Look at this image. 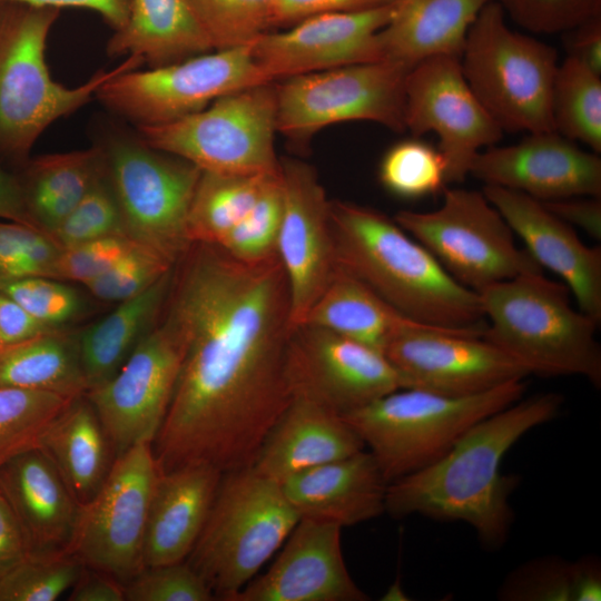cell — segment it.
Here are the masks:
<instances>
[{"label":"cell","mask_w":601,"mask_h":601,"mask_svg":"<svg viewBox=\"0 0 601 601\" xmlns=\"http://www.w3.org/2000/svg\"><path fill=\"white\" fill-rule=\"evenodd\" d=\"M125 601H213V591L185 560L145 566L124 584Z\"/></svg>","instance_id":"7dc6e473"},{"label":"cell","mask_w":601,"mask_h":601,"mask_svg":"<svg viewBox=\"0 0 601 601\" xmlns=\"http://www.w3.org/2000/svg\"><path fill=\"white\" fill-rule=\"evenodd\" d=\"M286 375L292 396L341 416L403 388L383 352L308 324L292 329Z\"/></svg>","instance_id":"e0dca14e"},{"label":"cell","mask_w":601,"mask_h":601,"mask_svg":"<svg viewBox=\"0 0 601 601\" xmlns=\"http://www.w3.org/2000/svg\"><path fill=\"white\" fill-rule=\"evenodd\" d=\"M283 216L277 256L287 278L290 322L300 324L336 270L329 204L314 167L280 159Z\"/></svg>","instance_id":"d6986e66"},{"label":"cell","mask_w":601,"mask_h":601,"mask_svg":"<svg viewBox=\"0 0 601 601\" xmlns=\"http://www.w3.org/2000/svg\"><path fill=\"white\" fill-rule=\"evenodd\" d=\"M408 70L381 60L280 80L276 82L277 132L298 146L325 127L347 121H372L403 132Z\"/></svg>","instance_id":"4fadbf2b"},{"label":"cell","mask_w":601,"mask_h":601,"mask_svg":"<svg viewBox=\"0 0 601 601\" xmlns=\"http://www.w3.org/2000/svg\"><path fill=\"white\" fill-rule=\"evenodd\" d=\"M298 520L279 482L252 466L223 473L186 561L216 600L231 601L280 549Z\"/></svg>","instance_id":"52a82bcc"},{"label":"cell","mask_w":601,"mask_h":601,"mask_svg":"<svg viewBox=\"0 0 601 601\" xmlns=\"http://www.w3.org/2000/svg\"><path fill=\"white\" fill-rule=\"evenodd\" d=\"M378 179L392 195L418 199L444 189L446 165L437 147L413 137L386 150L380 162Z\"/></svg>","instance_id":"f35d334b"},{"label":"cell","mask_w":601,"mask_h":601,"mask_svg":"<svg viewBox=\"0 0 601 601\" xmlns=\"http://www.w3.org/2000/svg\"><path fill=\"white\" fill-rule=\"evenodd\" d=\"M336 266L408 318L435 326L485 328L479 294L457 283L435 257L385 214L332 200Z\"/></svg>","instance_id":"3957f363"},{"label":"cell","mask_w":601,"mask_h":601,"mask_svg":"<svg viewBox=\"0 0 601 601\" xmlns=\"http://www.w3.org/2000/svg\"><path fill=\"white\" fill-rule=\"evenodd\" d=\"M0 219L40 229L29 211L18 173L2 161H0Z\"/></svg>","instance_id":"9f6ffc18"},{"label":"cell","mask_w":601,"mask_h":601,"mask_svg":"<svg viewBox=\"0 0 601 601\" xmlns=\"http://www.w3.org/2000/svg\"><path fill=\"white\" fill-rule=\"evenodd\" d=\"M404 126L413 137L437 136L446 184L464 181L475 156L503 136L466 82L460 58L452 56L431 57L408 70Z\"/></svg>","instance_id":"2e32d148"},{"label":"cell","mask_w":601,"mask_h":601,"mask_svg":"<svg viewBox=\"0 0 601 601\" xmlns=\"http://www.w3.org/2000/svg\"><path fill=\"white\" fill-rule=\"evenodd\" d=\"M394 220L457 283L480 293L525 272L542 270L483 191L444 188L434 210H400Z\"/></svg>","instance_id":"8fae6325"},{"label":"cell","mask_w":601,"mask_h":601,"mask_svg":"<svg viewBox=\"0 0 601 601\" xmlns=\"http://www.w3.org/2000/svg\"><path fill=\"white\" fill-rule=\"evenodd\" d=\"M137 243L128 235H117L61 248L53 278L87 285L109 270Z\"/></svg>","instance_id":"681fc988"},{"label":"cell","mask_w":601,"mask_h":601,"mask_svg":"<svg viewBox=\"0 0 601 601\" xmlns=\"http://www.w3.org/2000/svg\"><path fill=\"white\" fill-rule=\"evenodd\" d=\"M280 484L299 519L343 529L385 513L388 482L366 449L297 473Z\"/></svg>","instance_id":"d4e9b609"},{"label":"cell","mask_w":601,"mask_h":601,"mask_svg":"<svg viewBox=\"0 0 601 601\" xmlns=\"http://www.w3.org/2000/svg\"><path fill=\"white\" fill-rule=\"evenodd\" d=\"M223 473L193 464L159 474L145 532L144 565L187 560L209 515Z\"/></svg>","instance_id":"484cf974"},{"label":"cell","mask_w":601,"mask_h":601,"mask_svg":"<svg viewBox=\"0 0 601 601\" xmlns=\"http://www.w3.org/2000/svg\"><path fill=\"white\" fill-rule=\"evenodd\" d=\"M0 491L21 529L29 556L70 554L81 506L40 447L0 463Z\"/></svg>","instance_id":"cb8c5ba5"},{"label":"cell","mask_w":601,"mask_h":601,"mask_svg":"<svg viewBox=\"0 0 601 601\" xmlns=\"http://www.w3.org/2000/svg\"><path fill=\"white\" fill-rule=\"evenodd\" d=\"M477 294L486 322L483 337L529 374L577 375L601 386L599 322L573 308L564 283L532 270Z\"/></svg>","instance_id":"5b68a950"},{"label":"cell","mask_w":601,"mask_h":601,"mask_svg":"<svg viewBox=\"0 0 601 601\" xmlns=\"http://www.w3.org/2000/svg\"><path fill=\"white\" fill-rule=\"evenodd\" d=\"M562 404L561 394L540 393L477 422L435 462L390 482L385 512L461 521L483 545L500 548L514 520L509 499L518 483L502 473V461L525 433L553 420Z\"/></svg>","instance_id":"7a4b0ae2"},{"label":"cell","mask_w":601,"mask_h":601,"mask_svg":"<svg viewBox=\"0 0 601 601\" xmlns=\"http://www.w3.org/2000/svg\"><path fill=\"white\" fill-rule=\"evenodd\" d=\"M131 0H0V2H21L35 7L81 8L97 12L114 30L127 21Z\"/></svg>","instance_id":"680465c9"},{"label":"cell","mask_w":601,"mask_h":601,"mask_svg":"<svg viewBox=\"0 0 601 601\" xmlns=\"http://www.w3.org/2000/svg\"><path fill=\"white\" fill-rule=\"evenodd\" d=\"M300 324L328 329L381 352L398 334L430 325L403 315L363 282L337 266Z\"/></svg>","instance_id":"1f68e13d"},{"label":"cell","mask_w":601,"mask_h":601,"mask_svg":"<svg viewBox=\"0 0 601 601\" xmlns=\"http://www.w3.org/2000/svg\"><path fill=\"white\" fill-rule=\"evenodd\" d=\"M159 474L149 442L117 456L100 490L80 508L69 553L122 584L137 575L145 568L146 524Z\"/></svg>","instance_id":"5bb4252c"},{"label":"cell","mask_w":601,"mask_h":601,"mask_svg":"<svg viewBox=\"0 0 601 601\" xmlns=\"http://www.w3.org/2000/svg\"><path fill=\"white\" fill-rule=\"evenodd\" d=\"M463 76L504 131H554L551 96L558 52L536 38L511 29L489 1L472 23L460 56Z\"/></svg>","instance_id":"ba28073f"},{"label":"cell","mask_w":601,"mask_h":601,"mask_svg":"<svg viewBox=\"0 0 601 601\" xmlns=\"http://www.w3.org/2000/svg\"><path fill=\"white\" fill-rule=\"evenodd\" d=\"M364 449L363 441L343 416L293 396L265 437L252 467L282 483Z\"/></svg>","instance_id":"4316f807"},{"label":"cell","mask_w":601,"mask_h":601,"mask_svg":"<svg viewBox=\"0 0 601 601\" xmlns=\"http://www.w3.org/2000/svg\"><path fill=\"white\" fill-rule=\"evenodd\" d=\"M173 270L78 333L88 391L108 381L156 325L170 288Z\"/></svg>","instance_id":"4dcf8cb0"},{"label":"cell","mask_w":601,"mask_h":601,"mask_svg":"<svg viewBox=\"0 0 601 601\" xmlns=\"http://www.w3.org/2000/svg\"><path fill=\"white\" fill-rule=\"evenodd\" d=\"M28 555L21 529L0 491V577Z\"/></svg>","instance_id":"6f0895ef"},{"label":"cell","mask_w":601,"mask_h":601,"mask_svg":"<svg viewBox=\"0 0 601 601\" xmlns=\"http://www.w3.org/2000/svg\"><path fill=\"white\" fill-rule=\"evenodd\" d=\"M60 250L48 233L0 219V285L27 277L53 278Z\"/></svg>","instance_id":"ee69618b"},{"label":"cell","mask_w":601,"mask_h":601,"mask_svg":"<svg viewBox=\"0 0 601 601\" xmlns=\"http://www.w3.org/2000/svg\"><path fill=\"white\" fill-rule=\"evenodd\" d=\"M391 3L366 10L318 14L282 31L269 30L252 43L253 57L270 82L348 65L381 61L377 35L390 19Z\"/></svg>","instance_id":"ffe728a7"},{"label":"cell","mask_w":601,"mask_h":601,"mask_svg":"<svg viewBox=\"0 0 601 601\" xmlns=\"http://www.w3.org/2000/svg\"><path fill=\"white\" fill-rule=\"evenodd\" d=\"M59 14L56 8L0 2V161L13 170L29 160L51 124L88 104L112 77L144 66L140 58L128 56L77 87L57 82L46 62V47Z\"/></svg>","instance_id":"277c9868"},{"label":"cell","mask_w":601,"mask_h":601,"mask_svg":"<svg viewBox=\"0 0 601 601\" xmlns=\"http://www.w3.org/2000/svg\"><path fill=\"white\" fill-rule=\"evenodd\" d=\"M49 235L61 248L104 237L128 235L106 166L105 173Z\"/></svg>","instance_id":"b9f144b4"},{"label":"cell","mask_w":601,"mask_h":601,"mask_svg":"<svg viewBox=\"0 0 601 601\" xmlns=\"http://www.w3.org/2000/svg\"><path fill=\"white\" fill-rule=\"evenodd\" d=\"M469 175L549 201L601 197V158L556 131L526 134L516 144L491 146L473 159Z\"/></svg>","instance_id":"44dd1931"},{"label":"cell","mask_w":601,"mask_h":601,"mask_svg":"<svg viewBox=\"0 0 601 601\" xmlns=\"http://www.w3.org/2000/svg\"><path fill=\"white\" fill-rule=\"evenodd\" d=\"M162 312L184 358L152 442L160 472L252 466L293 397L290 303L278 256L246 263L217 245L193 243L174 267Z\"/></svg>","instance_id":"6da1fadb"},{"label":"cell","mask_w":601,"mask_h":601,"mask_svg":"<svg viewBox=\"0 0 601 601\" xmlns=\"http://www.w3.org/2000/svg\"><path fill=\"white\" fill-rule=\"evenodd\" d=\"M337 524L300 518L280 552L231 601H367L346 566Z\"/></svg>","instance_id":"7402d4cb"},{"label":"cell","mask_w":601,"mask_h":601,"mask_svg":"<svg viewBox=\"0 0 601 601\" xmlns=\"http://www.w3.org/2000/svg\"><path fill=\"white\" fill-rule=\"evenodd\" d=\"M282 216L283 191L279 171L267 183L247 215L217 246L231 257L246 263L273 258L277 256Z\"/></svg>","instance_id":"60d3db41"},{"label":"cell","mask_w":601,"mask_h":601,"mask_svg":"<svg viewBox=\"0 0 601 601\" xmlns=\"http://www.w3.org/2000/svg\"><path fill=\"white\" fill-rule=\"evenodd\" d=\"M522 29L535 35L564 33L601 16V0H491Z\"/></svg>","instance_id":"c3c4849f"},{"label":"cell","mask_w":601,"mask_h":601,"mask_svg":"<svg viewBox=\"0 0 601 601\" xmlns=\"http://www.w3.org/2000/svg\"><path fill=\"white\" fill-rule=\"evenodd\" d=\"M82 568L72 554L28 555L0 577V601H55L71 589Z\"/></svg>","instance_id":"7bdbcfd3"},{"label":"cell","mask_w":601,"mask_h":601,"mask_svg":"<svg viewBox=\"0 0 601 601\" xmlns=\"http://www.w3.org/2000/svg\"><path fill=\"white\" fill-rule=\"evenodd\" d=\"M40 447L80 506L100 490L116 459L106 430L86 394L73 398L42 433Z\"/></svg>","instance_id":"f546056e"},{"label":"cell","mask_w":601,"mask_h":601,"mask_svg":"<svg viewBox=\"0 0 601 601\" xmlns=\"http://www.w3.org/2000/svg\"><path fill=\"white\" fill-rule=\"evenodd\" d=\"M554 131L601 152V75L566 56L558 65L552 86Z\"/></svg>","instance_id":"8d00e7d4"},{"label":"cell","mask_w":601,"mask_h":601,"mask_svg":"<svg viewBox=\"0 0 601 601\" xmlns=\"http://www.w3.org/2000/svg\"><path fill=\"white\" fill-rule=\"evenodd\" d=\"M484 328L424 325L395 336L384 354L403 388L461 397L487 392L528 371L483 337Z\"/></svg>","instance_id":"ac0fdd59"},{"label":"cell","mask_w":601,"mask_h":601,"mask_svg":"<svg viewBox=\"0 0 601 601\" xmlns=\"http://www.w3.org/2000/svg\"><path fill=\"white\" fill-rule=\"evenodd\" d=\"M58 329L33 317L19 303L0 293V347L13 345Z\"/></svg>","instance_id":"f5cc1de1"},{"label":"cell","mask_w":601,"mask_h":601,"mask_svg":"<svg viewBox=\"0 0 601 601\" xmlns=\"http://www.w3.org/2000/svg\"><path fill=\"white\" fill-rule=\"evenodd\" d=\"M267 81L252 45L213 50L162 67L132 69L101 85L95 98L119 120L139 127L168 124L216 99Z\"/></svg>","instance_id":"7c38bea8"},{"label":"cell","mask_w":601,"mask_h":601,"mask_svg":"<svg viewBox=\"0 0 601 601\" xmlns=\"http://www.w3.org/2000/svg\"><path fill=\"white\" fill-rule=\"evenodd\" d=\"M543 204L573 228L583 230L593 239H601V197L578 196Z\"/></svg>","instance_id":"816d5d0a"},{"label":"cell","mask_w":601,"mask_h":601,"mask_svg":"<svg viewBox=\"0 0 601 601\" xmlns=\"http://www.w3.org/2000/svg\"><path fill=\"white\" fill-rule=\"evenodd\" d=\"M497 598L508 601H599L600 563L590 556L575 562L556 556L529 561L508 575Z\"/></svg>","instance_id":"d590c367"},{"label":"cell","mask_w":601,"mask_h":601,"mask_svg":"<svg viewBox=\"0 0 601 601\" xmlns=\"http://www.w3.org/2000/svg\"><path fill=\"white\" fill-rule=\"evenodd\" d=\"M523 380L471 396L398 388L345 416L390 483L444 455L473 425L521 400Z\"/></svg>","instance_id":"8992f818"},{"label":"cell","mask_w":601,"mask_h":601,"mask_svg":"<svg viewBox=\"0 0 601 601\" xmlns=\"http://www.w3.org/2000/svg\"><path fill=\"white\" fill-rule=\"evenodd\" d=\"M483 194L541 268L562 278L578 307L601 321V248L585 245L572 226L526 194L484 185Z\"/></svg>","instance_id":"603a6c76"},{"label":"cell","mask_w":601,"mask_h":601,"mask_svg":"<svg viewBox=\"0 0 601 601\" xmlns=\"http://www.w3.org/2000/svg\"><path fill=\"white\" fill-rule=\"evenodd\" d=\"M562 35L568 56L601 75V16L587 20Z\"/></svg>","instance_id":"db71d44e"},{"label":"cell","mask_w":601,"mask_h":601,"mask_svg":"<svg viewBox=\"0 0 601 601\" xmlns=\"http://www.w3.org/2000/svg\"><path fill=\"white\" fill-rule=\"evenodd\" d=\"M214 50L252 45L273 30L275 0H190Z\"/></svg>","instance_id":"ab89813d"},{"label":"cell","mask_w":601,"mask_h":601,"mask_svg":"<svg viewBox=\"0 0 601 601\" xmlns=\"http://www.w3.org/2000/svg\"><path fill=\"white\" fill-rule=\"evenodd\" d=\"M3 293L33 317L53 328H65L88 311L85 297L72 286L50 277H27L0 285Z\"/></svg>","instance_id":"f6af8a7d"},{"label":"cell","mask_w":601,"mask_h":601,"mask_svg":"<svg viewBox=\"0 0 601 601\" xmlns=\"http://www.w3.org/2000/svg\"><path fill=\"white\" fill-rule=\"evenodd\" d=\"M69 591V601H125L121 582L86 565Z\"/></svg>","instance_id":"11a10c76"},{"label":"cell","mask_w":601,"mask_h":601,"mask_svg":"<svg viewBox=\"0 0 601 601\" xmlns=\"http://www.w3.org/2000/svg\"><path fill=\"white\" fill-rule=\"evenodd\" d=\"M29 211L50 233L105 173L101 149L90 148L30 157L18 170Z\"/></svg>","instance_id":"d6a6232c"},{"label":"cell","mask_w":601,"mask_h":601,"mask_svg":"<svg viewBox=\"0 0 601 601\" xmlns=\"http://www.w3.org/2000/svg\"><path fill=\"white\" fill-rule=\"evenodd\" d=\"M175 265L156 249L138 242L109 270L85 286L102 302L120 303L149 288Z\"/></svg>","instance_id":"bcb514c9"},{"label":"cell","mask_w":601,"mask_h":601,"mask_svg":"<svg viewBox=\"0 0 601 601\" xmlns=\"http://www.w3.org/2000/svg\"><path fill=\"white\" fill-rule=\"evenodd\" d=\"M106 49L110 57H138L148 68L214 50L190 0H131L126 23Z\"/></svg>","instance_id":"f1b7e54d"},{"label":"cell","mask_w":601,"mask_h":601,"mask_svg":"<svg viewBox=\"0 0 601 601\" xmlns=\"http://www.w3.org/2000/svg\"><path fill=\"white\" fill-rule=\"evenodd\" d=\"M183 358V341L162 312L122 366L86 393L116 457L138 443L152 444L170 406Z\"/></svg>","instance_id":"9a60e30c"},{"label":"cell","mask_w":601,"mask_h":601,"mask_svg":"<svg viewBox=\"0 0 601 601\" xmlns=\"http://www.w3.org/2000/svg\"><path fill=\"white\" fill-rule=\"evenodd\" d=\"M278 174L227 175L201 171L188 214L191 244H219L252 209L267 183Z\"/></svg>","instance_id":"e575fe53"},{"label":"cell","mask_w":601,"mask_h":601,"mask_svg":"<svg viewBox=\"0 0 601 601\" xmlns=\"http://www.w3.org/2000/svg\"><path fill=\"white\" fill-rule=\"evenodd\" d=\"M491 0H393L377 35L382 60L408 69L436 56L460 58L467 32Z\"/></svg>","instance_id":"83f0119b"},{"label":"cell","mask_w":601,"mask_h":601,"mask_svg":"<svg viewBox=\"0 0 601 601\" xmlns=\"http://www.w3.org/2000/svg\"><path fill=\"white\" fill-rule=\"evenodd\" d=\"M393 0H275L273 29L288 28L307 18L382 7Z\"/></svg>","instance_id":"f907efd6"},{"label":"cell","mask_w":601,"mask_h":601,"mask_svg":"<svg viewBox=\"0 0 601 601\" xmlns=\"http://www.w3.org/2000/svg\"><path fill=\"white\" fill-rule=\"evenodd\" d=\"M78 397L87 393L78 333L58 328L0 347V387Z\"/></svg>","instance_id":"836d02e7"},{"label":"cell","mask_w":601,"mask_h":601,"mask_svg":"<svg viewBox=\"0 0 601 601\" xmlns=\"http://www.w3.org/2000/svg\"><path fill=\"white\" fill-rule=\"evenodd\" d=\"M73 398L43 391L0 387V463L37 446L49 424Z\"/></svg>","instance_id":"74e56055"},{"label":"cell","mask_w":601,"mask_h":601,"mask_svg":"<svg viewBox=\"0 0 601 601\" xmlns=\"http://www.w3.org/2000/svg\"><path fill=\"white\" fill-rule=\"evenodd\" d=\"M151 147L180 157L205 173L275 175L276 82L223 96L178 120L135 128Z\"/></svg>","instance_id":"30bf717a"},{"label":"cell","mask_w":601,"mask_h":601,"mask_svg":"<svg viewBox=\"0 0 601 601\" xmlns=\"http://www.w3.org/2000/svg\"><path fill=\"white\" fill-rule=\"evenodd\" d=\"M97 139L127 234L176 264L191 245L188 214L201 170L110 125Z\"/></svg>","instance_id":"9c48e42d"}]
</instances>
